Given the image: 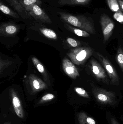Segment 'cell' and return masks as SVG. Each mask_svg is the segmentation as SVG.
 I'll return each mask as SVG.
<instances>
[{
	"label": "cell",
	"mask_w": 123,
	"mask_h": 124,
	"mask_svg": "<svg viewBox=\"0 0 123 124\" xmlns=\"http://www.w3.org/2000/svg\"><path fill=\"white\" fill-rule=\"evenodd\" d=\"M58 13L60 16V19L66 24L85 31L90 34H95L94 27L86 17L81 15L75 16L62 12H59Z\"/></svg>",
	"instance_id": "6da1fadb"
},
{
	"label": "cell",
	"mask_w": 123,
	"mask_h": 124,
	"mask_svg": "<svg viewBox=\"0 0 123 124\" xmlns=\"http://www.w3.org/2000/svg\"><path fill=\"white\" fill-rule=\"evenodd\" d=\"M93 51L90 47H79L71 50L67 55L72 62L76 65H81L92 55Z\"/></svg>",
	"instance_id": "7a4b0ae2"
},
{
	"label": "cell",
	"mask_w": 123,
	"mask_h": 124,
	"mask_svg": "<svg viewBox=\"0 0 123 124\" xmlns=\"http://www.w3.org/2000/svg\"><path fill=\"white\" fill-rule=\"evenodd\" d=\"M97 54L99 61L102 63L105 70L107 73L110 81L113 85L118 86L120 80L117 73L110 62L100 53L97 52Z\"/></svg>",
	"instance_id": "3957f363"
},
{
	"label": "cell",
	"mask_w": 123,
	"mask_h": 124,
	"mask_svg": "<svg viewBox=\"0 0 123 124\" xmlns=\"http://www.w3.org/2000/svg\"><path fill=\"white\" fill-rule=\"evenodd\" d=\"M26 11L30 16L36 20L42 23L50 24L52 21L50 17L37 4H33L25 8Z\"/></svg>",
	"instance_id": "277c9868"
},
{
	"label": "cell",
	"mask_w": 123,
	"mask_h": 124,
	"mask_svg": "<svg viewBox=\"0 0 123 124\" xmlns=\"http://www.w3.org/2000/svg\"><path fill=\"white\" fill-rule=\"evenodd\" d=\"M100 23L104 38V43H105L112 34L115 24L112 20L105 14L101 15Z\"/></svg>",
	"instance_id": "5b68a950"
},
{
	"label": "cell",
	"mask_w": 123,
	"mask_h": 124,
	"mask_svg": "<svg viewBox=\"0 0 123 124\" xmlns=\"http://www.w3.org/2000/svg\"><path fill=\"white\" fill-rule=\"evenodd\" d=\"M92 91L97 99L103 103H111L115 99V95L112 92L91 85Z\"/></svg>",
	"instance_id": "8992f818"
},
{
	"label": "cell",
	"mask_w": 123,
	"mask_h": 124,
	"mask_svg": "<svg viewBox=\"0 0 123 124\" xmlns=\"http://www.w3.org/2000/svg\"><path fill=\"white\" fill-rule=\"evenodd\" d=\"M90 64L92 71L95 77L104 84L108 85L110 84V81L105 71L101 65L93 59L90 61Z\"/></svg>",
	"instance_id": "52a82bcc"
},
{
	"label": "cell",
	"mask_w": 123,
	"mask_h": 124,
	"mask_svg": "<svg viewBox=\"0 0 123 124\" xmlns=\"http://www.w3.org/2000/svg\"><path fill=\"white\" fill-rule=\"evenodd\" d=\"M62 66L64 72L69 77L75 79L79 76V74L78 69L68 59L65 58L63 60Z\"/></svg>",
	"instance_id": "ba28073f"
},
{
	"label": "cell",
	"mask_w": 123,
	"mask_h": 124,
	"mask_svg": "<svg viewBox=\"0 0 123 124\" xmlns=\"http://www.w3.org/2000/svg\"><path fill=\"white\" fill-rule=\"evenodd\" d=\"M30 86L34 92H37L46 89L47 85L37 77L34 74H30L29 77Z\"/></svg>",
	"instance_id": "9c48e42d"
},
{
	"label": "cell",
	"mask_w": 123,
	"mask_h": 124,
	"mask_svg": "<svg viewBox=\"0 0 123 124\" xmlns=\"http://www.w3.org/2000/svg\"><path fill=\"white\" fill-rule=\"evenodd\" d=\"M12 102L14 111L18 117L23 118L24 117V111L19 98L15 92H11Z\"/></svg>",
	"instance_id": "30bf717a"
},
{
	"label": "cell",
	"mask_w": 123,
	"mask_h": 124,
	"mask_svg": "<svg viewBox=\"0 0 123 124\" xmlns=\"http://www.w3.org/2000/svg\"><path fill=\"white\" fill-rule=\"evenodd\" d=\"M10 5L12 6L23 19L29 18L30 15L26 11L25 8L17 0H6Z\"/></svg>",
	"instance_id": "8fae6325"
},
{
	"label": "cell",
	"mask_w": 123,
	"mask_h": 124,
	"mask_svg": "<svg viewBox=\"0 0 123 124\" xmlns=\"http://www.w3.org/2000/svg\"><path fill=\"white\" fill-rule=\"evenodd\" d=\"M17 30V26L12 23L3 24L0 27L1 32L10 35L16 33Z\"/></svg>",
	"instance_id": "7c38bea8"
},
{
	"label": "cell",
	"mask_w": 123,
	"mask_h": 124,
	"mask_svg": "<svg viewBox=\"0 0 123 124\" xmlns=\"http://www.w3.org/2000/svg\"><path fill=\"white\" fill-rule=\"evenodd\" d=\"M91 0H59L58 4L60 6H73L76 5H86Z\"/></svg>",
	"instance_id": "4fadbf2b"
},
{
	"label": "cell",
	"mask_w": 123,
	"mask_h": 124,
	"mask_svg": "<svg viewBox=\"0 0 123 124\" xmlns=\"http://www.w3.org/2000/svg\"><path fill=\"white\" fill-rule=\"evenodd\" d=\"M65 27L67 30L74 33L78 36L80 37H88L90 36L89 33L86 31L79 28L72 27L69 24H66L65 25Z\"/></svg>",
	"instance_id": "5bb4252c"
},
{
	"label": "cell",
	"mask_w": 123,
	"mask_h": 124,
	"mask_svg": "<svg viewBox=\"0 0 123 124\" xmlns=\"http://www.w3.org/2000/svg\"><path fill=\"white\" fill-rule=\"evenodd\" d=\"M0 10L4 14L14 18H19L18 14L12 10L8 7L4 5L1 1L0 2Z\"/></svg>",
	"instance_id": "9a60e30c"
},
{
	"label": "cell",
	"mask_w": 123,
	"mask_h": 124,
	"mask_svg": "<svg viewBox=\"0 0 123 124\" xmlns=\"http://www.w3.org/2000/svg\"><path fill=\"white\" fill-rule=\"evenodd\" d=\"M78 121L80 124H96L94 119L88 117L84 113H81L79 114Z\"/></svg>",
	"instance_id": "2e32d148"
},
{
	"label": "cell",
	"mask_w": 123,
	"mask_h": 124,
	"mask_svg": "<svg viewBox=\"0 0 123 124\" xmlns=\"http://www.w3.org/2000/svg\"><path fill=\"white\" fill-rule=\"evenodd\" d=\"M41 33L45 37L50 39L56 40L57 39V35L56 33L52 30L46 28H40V29Z\"/></svg>",
	"instance_id": "e0dca14e"
},
{
	"label": "cell",
	"mask_w": 123,
	"mask_h": 124,
	"mask_svg": "<svg viewBox=\"0 0 123 124\" xmlns=\"http://www.w3.org/2000/svg\"><path fill=\"white\" fill-rule=\"evenodd\" d=\"M107 1L109 8L112 11L123 13L120 9L117 0H107Z\"/></svg>",
	"instance_id": "ac0fdd59"
},
{
	"label": "cell",
	"mask_w": 123,
	"mask_h": 124,
	"mask_svg": "<svg viewBox=\"0 0 123 124\" xmlns=\"http://www.w3.org/2000/svg\"><path fill=\"white\" fill-rule=\"evenodd\" d=\"M116 59L123 73V48L121 46L118 49Z\"/></svg>",
	"instance_id": "d6986e66"
},
{
	"label": "cell",
	"mask_w": 123,
	"mask_h": 124,
	"mask_svg": "<svg viewBox=\"0 0 123 124\" xmlns=\"http://www.w3.org/2000/svg\"><path fill=\"white\" fill-rule=\"evenodd\" d=\"M19 1L25 8L35 4L39 6H41L42 4V1L40 0H19Z\"/></svg>",
	"instance_id": "ffe728a7"
},
{
	"label": "cell",
	"mask_w": 123,
	"mask_h": 124,
	"mask_svg": "<svg viewBox=\"0 0 123 124\" xmlns=\"http://www.w3.org/2000/svg\"><path fill=\"white\" fill-rule=\"evenodd\" d=\"M32 60L34 65L36 67L38 71L46 76L45 68L40 62L35 57H32Z\"/></svg>",
	"instance_id": "44dd1931"
},
{
	"label": "cell",
	"mask_w": 123,
	"mask_h": 124,
	"mask_svg": "<svg viewBox=\"0 0 123 124\" xmlns=\"http://www.w3.org/2000/svg\"><path fill=\"white\" fill-rule=\"evenodd\" d=\"M74 90L76 92L82 97L88 98L89 97V94L86 90L81 87H76L74 88Z\"/></svg>",
	"instance_id": "7402d4cb"
},
{
	"label": "cell",
	"mask_w": 123,
	"mask_h": 124,
	"mask_svg": "<svg viewBox=\"0 0 123 124\" xmlns=\"http://www.w3.org/2000/svg\"><path fill=\"white\" fill-rule=\"evenodd\" d=\"M114 19L121 24H123V13L116 12L113 15Z\"/></svg>",
	"instance_id": "603a6c76"
},
{
	"label": "cell",
	"mask_w": 123,
	"mask_h": 124,
	"mask_svg": "<svg viewBox=\"0 0 123 124\" xmlns=\"http://www.w3.org/2000/svg\"><path fill=\"white\" fill-rule=\"evenodd\" d=\"M55 98L54 95L52 94H48L43 96L42 97L40 102L43 103V102H47L53 100Z\"/></svg>",
	"instance_id": "cb8c5ba5"
},
{
	"label": "cell",
	"mask_w": 123,
	"mask_h": 124,
	"mask_svg": "<svg viewBox=\"0 0 123 124\" xmlns=\"http://www.w3.org/2000/svg\"><path fill=\"white\" fill-rule=\"evenodd\" d=\"M67 42L72 47H76L79 45V44L77 41L71 38H68Z\"/></svg>",
	"instance_id": "d4e9b609"
},
{
	"label": "cell",
	"mask_w": 123,
	"mask_h": 124,
	"mask_svg": "<svg viewBox=\"0 0 123 124\" xmlns=\"http://www.w3.org/2000/svg\"><path fill=\"white\" fill-rule=\"evenodd\" d=\"M120 9L123 13V0H117Z\"/></svg>",
	"instance_id": "484cf974"
},
{
	"label": "cell",
	"mask_w": 123,
	"mask_h": 124,
	"mask_svg": "<svg viewBox=\"0 0 123 124\" xmlns=\"http://www.w3.org/2000/svg\"><path fill=\"white\" fill-rule=\"evenodd\" d=\"M110 122L111 124H119L117 122V121L113 118H111L110 119Z\"/></svg>",
	"instance_id": "4316f807"
},
{
	"label": "cell",
	"mask_w": 123,
	"mask_h": 124,
	"mask_svg": "<svg viewBox=\"0 0 123 124\" xmlns=\"http://www.w3.org/2000/svg\"><path fill=\"white\" fill-rule=\"evenodd\" d=\"M4 124H9V123H8V122H7V123H5Z\"/></svg>",
	"instance_id": "83f0119b"
},
{
	"label": "cell",
	"mask_w": 123,
	"mask_h": 124,
	"mask_svg": "<svg viewBox=\"0 0 123 124\" xmlns=\"http://www.w3.org/2000/svg\"><path fill=\"white\" fill-rule=\"evenodd\" d=\"M17 0L18 1H19V0Z\"/></svg>",
	"instance_id": "f1b7e54d"
}]
</instances>
